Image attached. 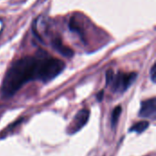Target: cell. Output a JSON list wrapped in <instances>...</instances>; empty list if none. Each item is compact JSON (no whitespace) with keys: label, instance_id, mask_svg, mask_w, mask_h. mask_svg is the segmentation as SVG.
I'll use <instances>...</instances> for the list:
<instances>
[{"label":"cell","instance_id":"1","mask_svg":"<svg viewBox=\"0 0 156 156\" xmlns=\"http://www.w3.org/2000/svg\"><path fill=\"white\" fill-rule=\"evenodd\" d=\"M39 54L27 56L15 61L6 71L1 85V96L5 99L14 96L27 82L37 80Z\"/></svg>","mask_w":156,"mask_h":156},{"label":"cell","instance_id":"2","mask_svg":"<svg viewBox=\"0 0 156 156\" xmlns=\"http://www.w3.org/2000/svg\"><path fill=\"white\" fill-rule=\"evenodd\" d=\"M39 54V68L37 80L44 83L49 82L58 77L65 69V63L59 58L48 56L44 50H40Z\"/></svg>","mask_w":156,"mask_h":156},{"label":"cell","instance_id":"3","mask_svg":"<svg viewBox=\"0 0 156 156\" xmlns=\"http://www.w3.org/2000/svg\"><path fill=\"white\" fill-rule=\"evenodd\" d=\"M136 79V72L124 73L119 71L116 75H114V78L111 83L112 90L114 92H124L132 86V84L135 81Z\"/></svg>","mask_w":156,"mask_h":156},{"label":"cell","instance_id":"4","mask_svg":"<svg viewBox=\"0 0 156 156\" xmlns=\"http://www.w3.org/2000/svg\"><path fill=\"white\" fill-rule=\"evenodd\" d=\"M90 118V111L87 109H82L75 115L70 126H69V134H74L81 130L88 122Z\"/></svg>","mask_w":156,"mask_h":156},{"label":"cell","instance_id":"5","mask_svg":"<svg viewBox=\"0 0 156 156\" xmlns=\"http://www.w3.org/2000/svg\"><path fill=\"white\" fill-rule=\"evenodd\" d=\"M139 117L145 119L155 120L156 117V99L152 98L144 101L141 103V108L139 111Z\"/></svg>","mask_w":156,"mask_h":156},{"label":"cell","instance_id":"6","mask_svg":"<svg viewBox=\"0 0 156 156\" xmlns=\"http://www.w3.org/2000/svg\"><path fill=\"white\" fill-rule=\"evenodd\" d=\"M51 45H52V48H53L54 49H56L58 53H60L62 56H64V57H66V58H71V57H73V55H74L73 50H72L70 48L65 46V45L62 43V41H61L59 38H58V37L52 39Z\"/></svg>","mask_w":156,"mask_h":156},{"label":"cell","instance_id":"7","mask_svg":"<svg viewBox=\"0 0 156 156\" xmlns=\"http://www.w3.org/2000/svg\"><path fill=\"white\" fill-rule=\"evenodd\" d=\"M149 125H150L149 122H147V121H141V122L135 123L134 125H133L131 127V129H130V132H134L136 133H142L145 130H147Z\"/></svg>","mask_w":156,"mask_h":156},{"label":"cell","instance_id":"8","mask_svg":"<svg viewBox=\"0 0 156 156\" xmlns=\"http://www.w3.org/2000/svg\"><path fill=\"white\" fill-rule=\"evenodd\" d=\"M122 106L121 105H118L116 106L112 112V118H111V123H112V129H115L117 123H118V121H119V118L121 116V113H122Z\"/></svg>","mask_w":156,"mask_h":156},{"label":"cell","instance_id":"9","mask_svg":"<svg viewBox=\"0 0 156 156\" xmlns=\"http://www.w3.org/2000/svg\"><path fill=\"white\" fill-rule=\"evenodd\" d=\"M114 72L112 69H108L107 72H106V85L107 86H110L113 78H114Z\"/></svg>","mask_w":156,"mask_h":156},{"label":"cell","instance_id":"10","mask_svg":"<svg viewBox=\"0 0 156 156\" xmlns=\"http://www.w3.org/2000/svg\"><path fill=\"white\" fill-rule=\"evenodd\" d=\"M150 77H151V80L154 83L156 81V65L154 64L151 68V70H150Z\"/></svg>","mask_w":156,"mask_h":156},{"label":"cell","instance_id":"11","mask_svg":"<svg viewBox=\"0 0 156 156\" xmlns=\"http://www.w3.org/2000/svg\"><path fill=\"white\" fill-rule=\"evenodd\" d=\"M103 95H104V91H103V90H101V91L98 93V95H97V100H98V101H102Z\"/></svg>","mask_w":156,"mask_h":156}]
</instances>
